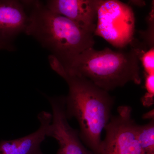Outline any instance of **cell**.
Returning <instances> with one entry per match:
<instances>
[{"mask_svg":"<svg viewBox=\"0 0 154 154\" xmlns=\"http://www.w3.org/2000/svg\"><path fill=\"white\" fill-rule=\"evenodd\" d=\"M49 61L51 68L68 85L65 96L68 119H76L83 143L93 154H100L101 134L112 116L114 97L88 79L69 73L54 56H49Z\"/></svg>","mask_w":154,"mask_h":154,"instance_id":"1","label":"cell"},{"mask_svg":"<svg viewBox=\"0 0 154 154\" xmlns=\"http://www.w3.org/2000/svg\"><path fill=\"white\" fill-rule=\"evenodd\" d=\"M145 50L131 46L129 50H85L63 66L70 74L84 77L109 92L127 83L139 85L140 55Z\"/></svg>","mask_w":154,"mask_h":154,"instance_id":"2","label":"cell"},{"mask_svg":"<svg viewBox=\"0 0 154 154\" xmlns=\"http://www.w3.org/2000/svg\"><path fill=\"white\" fill-rule=\"evenodd\" d=\"M30 7L25 33L50 51L63 66L85 50L94 47V34L66 17L50 11L38 1L23 2Z\"/></svg>","mask_w":154,"mask_h":154,"instance_id":"3","label":"cell"},{"mask_svg":"<svg viewBox=\"0 0 154 154\" xmlns=\"http://www.w3.org/2000/svg\"><path fill=\"white\" fill-rule=\"evenodd\" d=\"M134 27V15L129 6L116 0H100L94 36L122 49L133 41Z\"/></svg>","mask_w":154,"mask_h":154,"instance_id":"4","label":"cell"},{"mask_svg":"<svg viewBox=\"0 0 154 154\" xmlns=\"http://www.w3.org/2000/svg\"><path fill=\"white\" fill-rule=\"evenodd\" d=\"M132 108L122 105L112 115L104 129L100 154H143L137 137L136 122L132 117Z\"/></svg>","mask_w":154,"mask_h":154,"instance_id":"5","label":"cell"},{"mask_svg":"<svg viewBox=\"0 0 154 154\" xmlns=\"http://www.w3.org/2000/svg\"><path fill=\"white\" fill-rule=\"evenodd\" d=\"M47 98L52 111L48 137L53 138L57 141L59 148L57 154H94L84 145L79 131L69 124L66 111L65 97L48 96Z\"/></svg>","mask_w":154,"mask_h":154,"instance_id":"6","label":"cell"},{"mask_svg":"<svg viewBox=\"0 0 154 154\" xmlns=\"http://www.w3.org/2000/svg\"><path fill=\"white\" fill-rule=\"evenodd\" d=\"M100 0H51L46 7L94 34Z\"/></svg>","mask_w":154,"mask_h":154,"instance_id":"7","label":"cell"},{"mask_svg":"<svg viewBox=\"0 0 154 154\" xmlns=\"http://www.w3.org/2000/svg\"><path fill=\"white\" fill-rule=\"evenodd\" d=\"M29 22L22 2L0 1V45L12 49L9 44L20 33H25Z\"/></svg>","mask_w":154,"mask_h":154,"instance_id":"8","label":"cell"},{"mask_svg":"<svg viewBox=\"0 0 154 154\" xmlns=\"http://www.w3.org/2000/svg\"><path fill=\"white\" fill-rule=\"evenodd\" d=\"M37 118L39 127L34 132L22 137L0 142V154H34L40 149V145L48 137L51 121V113L40 112Z\"/></svg>","mask_w":154,"mask_h":154,"instance_id":"9","label":"cell"},{"mask_svg":"<svg viewBox=\"0 0 154 154\" xmlns=\"http://www.w3.org/2000/svg\"><path fill=\"white\" fill-rule=\"evenodd\" d=\"M137 137L143 154H154V119L136 126Z\"/></svg>","mask_w":154,"mask_h":154,"instance_id":"10","label":"cell"},{"mask_svg":"<svg viewBox=\"0 0 154 154\" xmlns=\"http://www.w3.org/2000/svg\"><path fill=\"white\" fill-rule=\"evenodd\" d=\"M145 86L146 92L141 98V102L145 107H151L154 103V75L145 74Z\"/></svg>","mask_w":154,"mask_h":154,"instance_id":"11","label":"cell"},{"mask_svg":"<svg viewBox=\"0 0 154 154\" xmlns=\"http://www.w3.org/2000/svg\"><path fill=\"white\" fill-rule=\"evenodd\" d=\"M141 62L145 74L154 75V47L150 48L140 55Z\"/></svg>","mask_w":154,"mask_h":154,"instance_id":"12","label":"cell"},{"mask_svg":"<svg viewBox=\"0 0 154 154\" xmlns=\"http://www.w3.org/2000/svg\"><path fill=\"white\" fill-rule=\"evenodd\" d=\"M148 19L149 28L147 30L143 33L146 44L149 48L154 47V6Z\"/></svg>","mask_w":154,"mask_h":154,"instance_id":"13","label":"cell"},{"mask_svg":"<svg viewBox=\"0 0 154 154\" xmlns=\"http://www.w3.org/2000/svg\"><path fill=\"white\" fill-rule=\"evenodd\" d=\"M143 119H150L151 120L154 119V109L143 114Z\"/></svg>","mask_w":154,"mask_h":154,"instance_id":"14","label":"cell"},{"mask_svg":"<svg viewBox=\"0 0 154 154\" xmlns=\"http://www.w3.org/2000/svg\"><path fill=\"white\" fill-rule=\"evenodd\" d=\"M34 154H44L42 153V152L41 149H39V150H38L37 152H36Z\"/></svg>","mask_w":154,"mask_h":154,"instance_id":"15","label":"cell"},{"mask_svg":"<svg viewBox=\"0 0 154 154\" xmlns=\"http://www.w3.org/2000/svg\"><path fill=\"white\" fill-rule=\"evenodd\" d=\"M6 49L4 47V46L0 45V49Z\"/></svg>","mask_w":154,"mask_h":154,"instance_id":"16","label":"cell"}]
</instances>
